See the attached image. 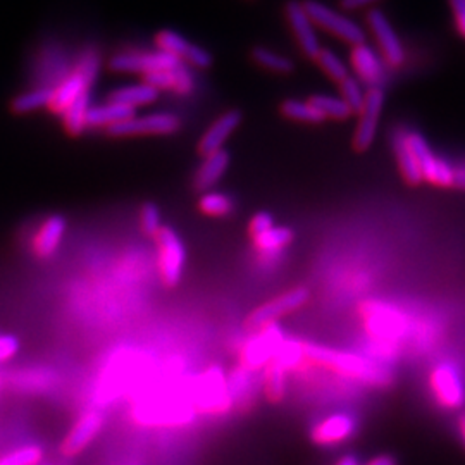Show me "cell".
Masks as SVG:
<instances>
[{
  "instance_id": "obj_47",
  "label": "cell",
  "mask_w": 465,
  "mask_h": 465,
  "mask_svg": "<svg viewBox=\"0 0 465 465\" xmlns=\"http://www.w3.org/2000/svg\"><path fill=\"white\" fill-rule=\"evenodd\" d=\"M459 166H461V168H465V159L464 160H461V162H459Z\"/></svg>"
},
{
  "instance_id": "obj_32",
  "label": "cell",
  "mask_w": 465,
  "mask_h": 465,
  "mask_svg": "<svg viewBox=\"0 0 465 465\" xmlns=\"http://www.w3.org/2000/svg\"><path fill=\"white\" fill-rule=\"evenodd\" d=\"M281 114L288 119H295V121H300V123H312V125L323 123L326 119L321 112L310 104L309 100L304 102V100L288 99L281 104Z\"/></svg>"
},
{
  "instance_id": "obj_27",
  "label": "cell",
  "mask_w": 465,
  "mask_h": 465,
  "mask_svg": "<svg viewBox=\"0 0 465 465\" xmlns=\"http://www.w3.org/2000/svg\"><path fill=\"white\" fill-rule=\"evenodd\" d=\"M52 97H54V89H48V87L30 90V91H24L22 95H18L13 100L11 108L16 114L39 111V109H44V108H50Z\"/></svg>"
},
{
  "instance_id": "obj_35",
  "label": "cell",
  "mask_w": 465,
  "mask_h": 465,
  "mask_svg": "<svg viewBox=\"0 0 465 465\" xmlns=\"http://www.w3.org/2000/svg\"><path fill=\"white\" fill-rule=\"evenodd\" d=\"M340 87H341V99L347 102V106L352 109V112L358 114L362 111L366 102V93H367L362 89V83L354 76H349L340 83Z\"/></svg>"
},
{
  "instance_id": "obj_31",
  "label": "cell",
  "mask_w": 465,
  "mask_h": 465,
  "mask_svg": "<svg viewBox=\"0 0 465 465\" xmlns=\"http://www.w3.org/2000/svg\"><path fill=\"white\" fill-rule=\"evenodd\" d=\"M252 59L259 66L266 67L269 71H274V73H280V74H288L295 69V65L287 56H281V54H278L271 48H266V47H255L252 50Z\"/></svg>"
},
{
  "instance_id": "obj_24",
  "label": "cell",
  "mask_w": 465,
  "mask_h": 465,
  "mask_svg": "<svg viewBox=\"0 0 465 465\" xmlns=\"http://www.w3.org/2000/svg\"><path fill=\"white\" fill-rule=\"evenodd\" d=\"M134 114L136 111L132 108H125V106L112 104V102H108L104 106H97V108H90L89 114H87V128H102V126L111 128L114 125L132 119L134 117Z\"/></svg>"
},
{
  "instance_id": "obj_43",
  "label": "cell",
  "mask_w": 465,
  "mask_h": 465,
  "mask_svg": "<svg viewBox=\"0 0 465 465\" xmlns=\"http://www.w3.org/2000/svg\"><path fill=\"white\" fill-rule=\"evenodd\" d=\"M453 186L459 190H465V168L459 164L455 166V177H453Z\"/></svg>"
},
{
  "instance_id": "obj_29",
  "label": "cell",
  "mask_w": 465,
  "mask_h": 465,
  "mask_svg": "<svg viewBox=\"0 0 465 465\" xmlns=\"http://www.w3.org/2000/svg\"><path fill=\"white\" fill-rule=\"evenodd\" d=\"M310 104L321 112L324 117L332 119H349L354 112L347 106V102L341 97H332V95H312L309 99Z\"/></svg>"
},
{
  "instance_id": "obj_44",
  "label": "cell",
  "mask_w": 465,
  "mask_h": 465,
  "mask_svg": "<svg viewBox=\"0 0 465 465\" xmlns=\"http://www.w3.org/2000/svg\"><path fill=\"white\" fill-rule=\"evenodd\" d=\"M367 465H397V461L392 455H379Z\"/></svg>"
},
{
  "instance_id": "obj_17",
  "label": "cell",
  "mask_w": 465,
  "mask_h": 465,
  "mask_svg": "<svg viewBox=\"0 0 465 465\" xmlns=\"http://www.w3.org/2000/svg\"><path fill=\"white\" fill-rule=\"evenodd\" d=\"M199 405L202 410L212 414H222L231 407V397L226 390L224 377L218 369H212L202 377Z\"/></svg>"
},
{
  "instance_id": "obj_13",
  "label": "cell",
  "mask_w": 465,
  "mask_h": 465,
  "mask_svg": "<svg viewBox=\"0 0 465 465\" xmlns=\"http://www.w3.org/2000/svg\"><path fill=\"white\" fill-rule=\"evenodd\" d=\"M285 13H287L289 26L298 40L302 52L310 59H315L323 47L319 44V39L315 33V24L310 20V16L304 7V2L289 0L285 7Z\"/></svg>"
},
{
  "instance_id": "obj_6",
  "label": "cell",
  "mask_w": 465,
  "mask_h": 465,
  "mask_svg": "<svg viewBox=\"0 0 465 465\" xmlns=\"http://www.w3.org/2000/svg\"><path fill=\"white\" fill-rule=\"evenodd\" d=\"M309 300V291L306 288H293L269 300L259 309L254 310L248 317V326L254 330H263L269 324H276V319L291 314L295 310L304 307Z\"/></svg>"
},
{
  "instance_id": "obj_11",
  "label": "cell",
  "mask_w": 465,
  "mask_h": 465,
  "mask_svg": "<svg viewBox=\"0 0 465 465\" xmlns=\"http://www.w3.org/2000/svg\"><path fill=\"white\" fill-rule=\"evenodd\" d=\"M155 42L159 45L160 50L175 56L177 61L186 63L190 66L205 67L212 66V54H209L205 48H202L199 45L188 42L185 37L177 35L173 30H164L157 35Z\"/></svg>"
},
{
  "instance_id": "obj_23",
  "label": "cell",
  "mask_w": 465,
  "mask_h": 465,
  "mask_svg": "<svg viewBox=\"0 0 465 465\" xmlns=\"http://www.w3.org/2000/svg\"><path fill=\"white\" fill-rule=\"evenodd\" d=\"M91 89L89 83L85 82V78L80 73H73L71 76H67L66 80H63L57 89H54V97L50 102V109L63 116V112L87 90Z\"/></svg>"
},
{
  "instance_id": "obj_18",
  "label": "cell",
  "mask_w": 465,
  "mask_h": 465,
  "mask_svg": "<svg viewBox=\"0 0 465 465\" xmlns=\"http://www.w3.org/2000/svg\"><path fill=\"white\" fill-rule=\"evenodd\" d=\"M352 65L364 83H367L371 89L379 87V83L384 78V66L373 47L366 44L354 47Z\"/></svg>"
},
{
  "instance_id": "obj_10",
  "label": "cell",
  "mask_w": 465,
  "mask_h": 465,
  "mask_svg": "<svg viewBox=\"0 0 465 465\" xmlns=\"http://www.w3.org/2000/svg\"><path fill=\"white\" fill-rule=\"evenodd\" d=\"M283 343L281 330L276 324L263 328L257 336H254L242 352V367L246 371H255L264 367Z\"/></svg>"
},
{
  "instance_id": "obj_1",
  "label": "cell",
  "mask_w": 465,
  "mask_h": 465,
  "mask_svg": "<svg viewBox=\"0 0 465 465\" xmlns=\"http://www.w3.org/2000/svg\"><path fill=\"white\" fill-rule=\"evenodd\" d=\"M304 358L312 364L334 371L336 375L354 377L369 384L386 386L390 383V376L383 367H379L360 355L338 352V350H330L324 347L307 343L304 345Z\"/></svg>"
},
{
  "instance_id": "obj_46",
  "label": "cell",
  "mask_w": 465,
  "mask_h": 465,
  "mask_svg": "<svg viewBox=\"0 0 465 465\" xmlns=\"http://www.w3.org/2000/svg\"><path fill=\"white\" fill-rule=\"evenodd\" d=\"M459 426H461V435H462V440H464L465 443V414L461 418V422H459Z\"/></svg>"
},
{
  "instance_id": "obj_39",
  "label": "cell",
  "mask_w": 465,
  "mask_h": 465,
  "mask_svg": "<svg viewBox=\"0 0 465 465\" xmlns=\"http://www.w3.org/2000/svg\"><path fill=\"white\" fill-rule=\"evenodd\" d=\"M20 350V341L11 336V334H4L0 336V362H7L11 360L14 355Z\"/></svg>"
},
{
  "instance_id": "obj_37",
  "label": "cell",
  "mask_w": 465,
  "mask_h": 465,
  "mask_svg": "<svg viewBox=\"0 0 465 465\" xmlns=\"http://www.w3.org/2000/svg\"><path fill=\"white\" fill-rule=\"evenodd\" d=\"M140 224L145 235L149 237H157V233L162 229V221H160V211L159 207L147 202L142 205V212H140Z\"/></svg>"
},
{
  "instance_id": "obj_41",
  "label": "cell",
  "mask_w": 465,
  "mask_h": 465,
  "mask_svg": "<svg viewBox=\"0 0 465 465\" xmlns=\"http://www.w3.org/2000/svg\"><path fill=\"white\" fill-rule=\"evenodd\" d=\"M448 2L455 18L457 30L461 31L462 37H465V0H448Z\"/></svg>"
},
{
  "instance_id": "obj_36",
  "label": "cell",
  "mask_w": 465,
  "mask_h": 465,
  "mask_svg": "<svg viewBox=\"0 0 465 465\" xmlns=\"http://www.w3.org/2000/svg\"><path fill=\"white\" fill-rule=\"evenodd\" d=\"M42 448L40 446H24L4 459H0V465H37L42 461Z\"/></svg>"
},
{
  "instance_id": "obj_16",
  "label": "cell",
  "mask_w": 465,
  "mask_h": 465,
  "mask_svg": "<svg viewBox=\"0 0 465 465\" xmlns=\"http://www.w3.org/2000/svg\"><path fill=\"white\" fill-rule=\"evenodd\" d=\"M242 111H228L222 114L220 119H216L211 128L203 133L199 143V152L202 155H211L220 152L224 149L226 140L235 133V130L242 125Z\"/></svg>"
},
{
  "instance_id": "obj_8",
  "label": "cell",
  "mask_w": 465,
  "mask_h": 465,
  "mask_svg": "<svg viewBox=\"0 0 465 465\" xmlns=\"http://www.w3.org/2000/svg\"><path fill=\"white\" fill-rule=\"evenodd\" d=\"M181 123L175 114L157 112L143 117L134 116L128 121L108 128L112 136H133V134H171L177 133Z\"/></svg>"
},
{
  "instance_id": "obj_40",
  "label": "cell",
  "mask_w": 465,
  "mask_h": 465,
  "mask_svg": "<svg viewBox=\"0 0 465 465\" xmlns=\"http://www.w3.org/2000/svg\"><path fill=\"white\" fill-rule=\"evenodd\" d=\"M271 228H274L272 218H271L267 212H259V214L254 216V220L250 221V235H252V238H255V237H259V235L269 231Z\"/></svg>"
},
{
  "instance_id": "obj_33",
  "label": "cell",
  "mask_w": 465,
  "mask_h": 465,
  "mask_svg": "<svg viewBox=\"0 0 465 465\" xmlns=\"http://www.w3.org/2000/svg\"><path fill=\"white\" fill-rule=\"evenodd\" d=\"M200 211L207 216H228L233 211V200L229 199L224 194H218V192H205L200 199Z\"/></svg>"
},
{
  "instance_id": "obj_20",
  "label": "cell",
  "mask_w": 465,
  "mask_h": 465,
  "mask_svg": "<svg viewBox=\"0 0 465 465\" xmlns=\"http://www.w3.org/2000/svg\"><path fill=\"white\" fill-rule=\"evenodd\" d=\"M145 83L157 90H177V93H190L194 90V76L190 69L179 63L173 69L155 71L145 74Z\"/></svg>"
},
{
  "instance_id": "obj_5",
  "label": "cell",
  "mask_w": 465,
  "mask_h": 465,
  "mask_svg": "<svg viewBox=\"0 0 465 465\" xmlns=\"http://www.w3.org/2000/svg\"><path fill=\"white\" fill-rule=\"evenodd\" d=\"M181 61H177L175 56L154 50V52H121L116 54L109 61V67L116 73H155V71H166L177 67Z\"/></svg>"
},
{
  "instance_id": "obj_42",
  "label": "cell",
  "mask_w": 465,
  "mask_h": 465,
  "mask_svg": "<svg viewBox=\"0 0 465 465\" xmlns=\"http://www.w3.org/2000/svg\"><path fill=\"white\" fill-rule=\"evenodd\" d=\"M381 0H341V5L349 11H355V9H362V7H367V5H373L377 4Z\"/></svg>"
},
{
  "instance_id": "obj_26",
  "label": "cell",
  "mask_w": 465,
  "mask_h": 465,
  "mask_svg": "<svg viewBox=\"0 0 465 465\" xmlns=\"http://www.w3.org/2000/svg\"><path fill=\"white\" fill-rule=\"evenodd\" d=\"M90 111V90L83 91L66 111L63 112L67 133L82 134L87 130V114Z\"/></svg>"
},
{
  "instance_id": "obj_3",
  "label": "cell",
  "mask_w": 465,
  "mask_h": 465,
  "mask_svg": "<svg viewBox=\"0 0 465 465\" xmlns=\"http://www.w3.org/2000/svg\"><path fill=\"white\" fill-rule=\"evenodd\" d=\"M155 238L159 245V271L162 283L166 287H177L181 281L186 263L185 245L177 237V231L168 226H162Z\"/></svg>"
},
{
  "instance_id": "obj_12",
  "label": "cell",
  "mask_w": 465,
  "mask_h": 465,
  "mask_svg": "<svg viewBox=\"0 0 465 465\" xmlns=\"http://www.w3.org/2000/svg\"><path fill=\"white\" fill-rule=\"evenodd\" d=\"M367 22H369L371 31L376 37L379 50H381L384 61L390 66H400L405 59V50H403V45L400 42L393 24L386 18V14L379 9H373L367 14Z\"/></svg>"
},
{
  "instance_id": "obj_7",
  "label": "cell",
  "mask_w": 465,
  "mask_h": 465,
  "mask_svg": "<svg viewBox=\"0 0 465 465\" xmlns=\"http://www.w3.org/2000/svg\"><path fill=\"white\" fill-rule=\"evenodd\" d=\"M383 106H384V90L381 87L367 90L364 108L358 112L360 117L354 134L355 151L364 152L373 145L376 138L377 125L383 114Z\"/></svg>"
},
{
  "instance_id": "obj_30",
  "label": "cell",
  "mask_w": 465,
  "mask_h": 465,
  "mask_svg": "<svg viewBox=\"0 0 465 465\" xmlns=\"http://www.w3.org/2000/svg\"><path fill=\"white\" fill-rule=\"evenodd\" d=\"M291 240H293L291 229L283 228V226H280V228L274 226V228H271L269 231H266V233L255 237V238H254V244H255V246H257L261 252H264V254H278V252H281L287 245L291 244Z\"/></svg>"
},
{
  "instance_id": "obj_19",
  "label": "cell",
  "mask_w": 465,
  "mask_h": 465,
  "mask_svg": "<svg viewBox=\"0 0 465 465\" xmlns=\"http://www.w3.org/2000/svg\"><path fill=\"white\" fill-rule=\"evenodd\" d=\"M392 147H393V152L397 157V162H399L400 173L403 179L409 183V185H421L422 175L421 169H419V164L416 160V155L410 149V143H409V132L399 128L395 130L392 134Z\"/></svg>"
},
{
  "instance_id": "obj_21",
  "label": "cell",
  "mask_w": 465,
  "mask_h": 465,
  "mask_svg": "<svg viewBox=\"0 0 465 465\" xmlns=\"http://www.w3.org/2000/svg\"><path fill=\"white\" fill-rule=\"evenodd\" d=\"M229 162H231V155L226 149L207 155L203 159V162L200 164L199 171L195 173V177H194L195 190L203 192V194L209 192L224 177V173L229 168Z\"/></svg>"
},
{
  "instance_id": "obj_15",
  "label": "cell",
  "mask_w": 465,
  "mask_h": 465,
  "mask_svg": "<svg viewBox=\"0 0 465 465\" xmlns=\"http://www.w3.org/2000/svg\"><path fill=\"white\" fill-rule=\"evenodd\" d=\"M102 426H104V419L99 412L83 414L67 433L63 446H61V452L67 457H74V455L82 453L97 438Z\"/></svg>"
},
{
  "instance_id": "obj_48",
  "label": "cell",
  "mask_w": 465,
  "mask_h": 465,
  "mask_svg": "<svg viewBox=\"0 0 465 465\" xmlns=\"http://www.w3.org/2000/svg\"><path fill=\"white\" fill-rule=\"evenodd\" d=\"M0 386H2V381H0Z\"/></svg>"
},
{
  "instance_id": "obj_2",
  "label": "cell",
  "mask_w": 465,
  "mask_h": 465,
  "mask_svg": "<svg viewBox=\"0 0 465 465\" xmlns=\"http://www.w3.org/2000/svg\"><path fill=\"white\" fill-rule=\"evenodd\" d=\"M304 7L315 26L324 28L326 31H330L343 42L354 47L366 44V31L358 22L350 20L349 16L334 11L319 0H306Z\"/></svg>"
},
{
  "instance_id": "obj_45",
  "label": "cell",
  "mask_w": 465,
  "mask_h": 465,
  "mask_svg": "<svg viewBox=\"0 0 465 465\" xmlns=\"http://www.w3.org/2000/svg\"><path fill=\"white\" fill-rule=\"evenodd\" d=\"M336 465H357V461H355L354 457H343L340 462Z\"/></svg>"
},
{
  "instance_id": "obj_9",
  "label": "cell",
  "mask_w": 465,
  "mask_h": 465,
  "mask_svg": "<svg viewBox=\"0 0 465 465\" xmlns=\"http://www.w3.org/2000/svg\"><path fill=\"white\" fill-rule=\"evenodd\" d=\"M429 384L435 393V399L438 400V403L444 409L455 410L464 407L465 386L455 367L448 364L436 366L429 377Z\"/></svg>"
},
{
  "instance_id": "obj_25",
  "label": "cell",
  "mask_w": 465,
  "mask_h": 465,
  "mask_svg": "<svg viewBox=\"0 0 465 465\" xmlns=\"http://www.w3.org/2000/svg\"><path fill=\"white\" fill-rule=\"evenodd\" d=\"M157 97H159V91L143 82L140 85L114 90L109 95V102L134 109L138 106L152 104L154 100H157Z\"/></svg>"
},
{
  "instance_id": "obj_14",
  "label": "cell",
  "mask_w": 465,
  "mask_h": 465,
  "mask_svg": "<svg viewBox=\"0 0 465 465\" xmlns=\"http://www.w3.org/2000/svg\"><path fill=\"white\" fill-rule=\"evenodd\" d=\"M357 431V422L349 414H332L312 427L310 438L319 446H334L349 442Z\"/></svg>"
},
{
  "instance_id": "obj_28",
  "label": "cell",
  "mask_w": 465,
  "mask_h": 465,
  "mask_svg": "<svg viewBox=\"0 0 465 465\" xmlns=\"http://www.w3.org/2000/svg\"><path fill=\"white\" fill-rule=\"evenodd\" d=\"M264 388L267 399L274 403L281 401L287 395V369L274 358L267 364Z\"/></svg>"
},
{
  "instance_id": "obj_22",
  "label": "cell",
  "mask_w": 465,
  "mask_h": 465,
  "mask_svg": "<svg viewBox=\"0 0 465 465\" xmlns=\"http://www.w3.org/2000/svg\"><path fill=\"white\" fill-rule=\"evenodd\" d=\"M66 233V220L63 216H50L39 229L33 240V252L37 257L47 259L50 257L57 246L63 242Z\"/></svg>"
},
{
  "instance_id": "obj_4",
  "label": "cell",
  "mask_w": 465,
  "mask_h": 465,
  "mask_svg": "<svg viewBox=\"0 0 465 465\" xmlns=\"http://www.w3.org/2000/svg\"><path fill=\"white\" fill-rule=\"evenodd\" d=\"M409 143L421 169L422 179L438 186H453L455 166L435 154L421 133L409 132Z\"/></svg>"
},
{
  "instance_id": "obj_34",
  "label": "cell",
  "mask_w": 465,
  "mask_h": 465,
  "mask_svg": "<svg viewBox=\"0 0 465 465\" xmlns=\"http://www.w3.org/2000/svg\"><path fill=\"white\" fill-rule=\"evenodd\" d=\"M315 61L319 63V66L323 67V69L332 76V80H336V82H340V83H341L345 78L350 76L347 65L340 59L338 54H334L330 48H321V52H319V56L315 57Z\"/></svg>"
},
{
  "instance_id": "obj_38",
  "label": "cell",
  "mask_w": 465,
  "mask_h": 465,
  "mask_svg": "<svg viewBox=\"0 0 465 465\" xmlns=\"http://www.w3.org/2000/svg\"><path fill=\"white\" fill-rule=\"evenodd\" d=\"M99 71H100V57H99V54L95 50L85 52L83 57L80 59L78 66H76V73H80L85 78V82L91 87L93 82L99 76Z\"/></svg>"
}]
</instances>
